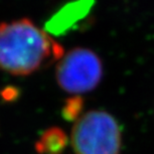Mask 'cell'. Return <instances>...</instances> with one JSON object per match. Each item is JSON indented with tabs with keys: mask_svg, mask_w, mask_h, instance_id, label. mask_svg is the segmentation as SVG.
Returning a JSON list of instances; mask_svg holds the SVG:
<instances>
[{
	"mask_svg": "<svg viewBox=\"0 0 154 154\" xmlns=\"http://www.w3.org/2000/svg\"><path fill=\"white\" fill-rule=\"evenodd\" d=\"M56 70L60 88L76 96L93 91L103 77V64L99 56L81 47L64 54Z\"/></svg>",
	"mask_w": 154,
	"mask_h": 154,
	"instance_id": "cell-3",
	"label": "cell"
},
{
	"mask_svg": "<svg viewBox=\"0 0 154 154\" xmlns=\"http://www.w3.org/2000/svg\"><path fill=\"white\" fill-rule=\"evenodd\" d=\"M84 107V100L80 96H74L70 97L65 106L63 107L62 114L67 120H78L81 117L82 109Z\"/></svg>",
	"mask_w": 154,
	"mask_h": 154,
	"instance_id": "cell-6",
	"label": "cell"
},
{
	"mask_svg": "<svg viewBox=\"0 0 154 154\" xmlns=\"http://www.w3.org/2000/svg\"><path fill=\"white\" fill-rule=\"evenodd\" d=\"M69 143V138L59 127L48 128L36 142V151L39 154H62Z\"/></svg>",
	"mask_w": 154,
	"mask_h": 154,
	"instance_id": "cell-5",
	"label": "cell"
},
{
	"mask_svg": "<svg viewBox=\"0 0 154 154\" xmlns=\"http://www.w3.org/2000/svg\"><path fill=\"white\" fill-rule=\"evenodd\" d=\"M16 94H17V91H15L14 88H5L4 91L2 93V97L5 100H13Z\"/></svg>",
	"mask_w": 154,
	"mask_h": 154,
	"instance_id": "cell-7",
	"label": "cell"
},
{
	"mask_svg": "<svg viewBox=\"0 0 154 154\" xmlns=\"http://www.w3.org/2000/svg\"><path fill=\"white\" fill-rule=\"evenodd\" d=\"M71 143L76 154H119L121 134L119 123L106 111L90 110L76 121Z\"/></svg>",
	"mask_w": 154,
	"mask_h": 154,
	"instance_id": "cell-2",
	"label": "cell"
},
{
	"mask_svg": "<svg viewBox=\"0 0 154 154\" xmlns=\"http://www.w3.org/2000/svg\"><path fill=\"white\" fill-rule=\"evenodd\" d=\"M63 56L62 46L30 19L0 23V70L27 76Z\"/></svg>",
	"mask_w": 154,
	"mask_h": 154,
	"instance_id": "cell-1",
	"label": "cell"
},
{
	"mask_svg": "<svg viewBox=\"0 0 154 154\" xmlns=\"http://www.w3.org/2000/svg\"><path fill=\"white\" fill-rule=\"evenodd\" d=\"M94 3V0H75L68 3L47 21L45 31L55 36L65 34L78 22L87 17Z\"/></svg>",
	"mask_w": 154,
	"mask_h": 154,
	"instance_id": "cell-4",
	"label": "cell"
}]
</instances>
